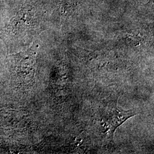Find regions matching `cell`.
<instances>
[{
	"label": "cell",
	"mask_w": 154,
	"mask_h": 154,
	"mask_svg": "<svg viewBox=\"0 0 154 154\" xmlns=\"http://www.w3.org/2000/svg\"><path fill=\"white\" fill-rule=\"evenodd\" d=\"M137 114L134 110H125L119 107L116 103L109 105L102 114L101 120L106 132L111 139H113L116 129L133 116Z\"/></svg>",
	"instance_id": "obj_1"
}]
</instances>
